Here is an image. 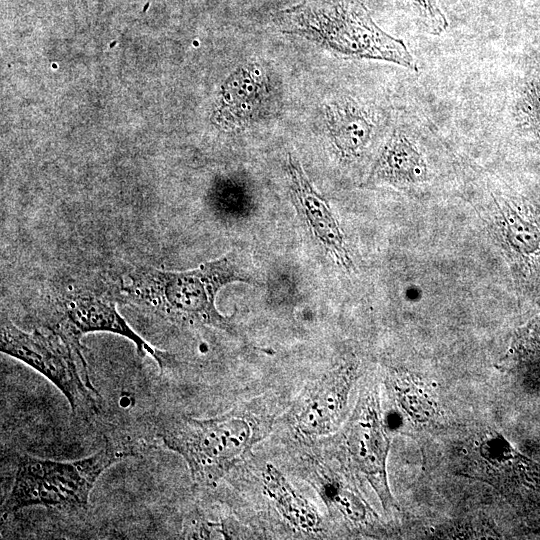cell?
<instances>
[{
    "label": "cell",
    "instance_id": "8992f818",
    "mask_svg": "<svg viewBox=\"0 0 540 540\" xmlns=\"http://www.w3.org/2000/svg\"><path fill=\"white\" fill-rule=\"evenodd\" d=\"M344 449L353 470L360 473L376 492L385 510L396 508L387 479L390 439L376 387L359 397L345 427Z\"/></svg>",
    "mask_w": 540,
    "mask_h": 540
},
{
    "label": "cell",
    "instance_id": "5b68a950",
    "mask_svg": "<svg viewBox=\"0 0 540 540\" xmlns=\"http://www.w3.org/2000/svg\"><path fill=\"white\" fill-rule=\"evenodd\" d=\"M0 350L50 380L75 414L97 408L99 394L89 379L83 350L56 331L25 332L2 315Z\"/></svg>",
    "mask_w": 540,
    "mask_h": 540
},
{
    "label": "cell",
    "instance_id": "9a60e30c",
    "mask_svg": "<svg viewBox=\"0 0 540 540\" xmlns=\"http://www.w3.org/2000/svg\"><path fill=\"white\" fill-rule=\"evenodd\" d=\"M412 2L416 9L418 10L420 16L422 18H431L435 16L438 11L439 7L437 6V3L435 0H408Z\"/></svg>",
    "mask_w": 540,
    "mask_h": 540
},
{
    "label": "cell",
    "instance_id": "8fae6325",
    "mask_svg": "<svg viewBox=\"0 0 540 540\" xmlns=\"http://www.w3.org/2000/svg\"><path fill=\"white\" fill-rule=\"evenodd\" d=\"M326 130L336 153L346 160L360 156L371 141L373 117L350 98L337 99L324 108Z\"/></svg>",
    "mask_w": 540,
    "mask_h": 540
},
{
    "label": "cell",
    "instance_id": "52a82bcc",
    "mask_svg": "<svg viewBox=\"0 0 540 540\" xmlns=\"http://www.w3.org/2000/svg\"><path fill=\"white\" fill-rule=\"evenodd\" d=\"M77 348L83 350L81 337L91 332H110L132 341L139 356L150 355L161 369L172 357L146 342L117 311L116 302L106 296L87 291H76L63 296L56 307L50 328Z\"/></svg>",
    "mask_w": 540,
    "mask_h": 540
},
{
    "label": "cell",
    "instance_id": "7c38bea8",
    "mask_svg": "<svg viewBox=\"0 0 540 540\" xmlns=\"http://www.w3.org/2000/svg\"><path fill=\"white\" fill-rule=\"evenodd\" d=\"M426 164L406 135L394 132L384 145L367 179V185L407 186L426 179Z\"/></svg>",
    "mask_w": 540,
    "mask_h": 540
},
{
    "label": "cell",
    "instance_id": "6da1fadb",
    "mask_svg": "<svg viewBox=\"0 0 540 540\" xmlns=\"http://www.w3.org/2000/svg\"><path fill=\"white\" fill-rule=\"evenodd\" d=\"M232 282L252 283L237 254L227 253L192 270L166 271L148 265L124 275V298L173 323L233 330L231 316L216 307V296Z\"/></svg>",
    "mask_w": 540,
    "mask_h": 540
},
{
    "label": "cell",
    "instance_id": "277c9868",
    "mask_svg": "<svg viewBox=\"0 0 540 540\" xmlns=\"http://www.w3.org/2000/svg\"><path fill=\"white\" fill-rule=\"evenodd\" d=\"M130 454L126 448L109 443L92 456L74 461L22 457L4 502V511L12 513L39 505L58 509L86 508L100 475Z\"/></svg>",
    "mask_w": 540,
    "mask_h": 540
},
{
    "label": "cell",
    "instance_id": "9c48e42d",
    "mask_svg": "<svg viewBox=\"0 0 540 540\" xmlns=\"http://www.w3.org/2000/svg\"><path fill=\"white\" fill-rule=\"evenodd\" d=\"M357 366L339 365L311 383L297 400L293 412L296 430L306 437L333 433L345 418Z\"/></svg>",
    "mask_w": 540,
    "mask_h": 540
},
{
    "label": "cell",
    "instance_id": "5bb4252c",
    "mask_svg": "<svg viewBox=\"0 0 540 540\" xmlns=\"http://www.w3.org/2000/svg\"><path fill=\"white\" fill-rule=\"evenodd\" d=\"M324 499L340 510L352 522H363L367 516V509L357 494L344 488L339 483L325 481L320 485Z\"/></svg>",
    "mask_w": 540,
    "mask_h": 540
},
{
    "label": "cell",
    "instance_id": "7a4b0ae2",
    "mask_svg": "<svg viewBox=\"0 0 540 540\" xmlns=\"http://www.w3.org/2000/svg\"><path fill=\"white\" fill-rule=\"evenodd\" d=\"M274 21L282 33L300 36L341 56L417 69L405 43L373 21L363 0H305L279 11Z\"/></svg>",
    "mask_w": 540,
    "mask_h": 540
},
{
    "label": "cell",
    "instance_id": "4fadbf2b",
    "mask_svg": "<svg viewBox=\"0 0 540 540\" xmlns=\"http://www.w3.org/2000/svg\"><path fill=\"white\" fill-rule=\"evenodd\" d=\"M388 383L399 404L414 421L428 422L433 418L435 403L413 376L394 371L389 375Z\"/></svg>",
    "mask_w": 540,
    "mask_h": 540
},
{
    "label": "cell",
    "instance_id": "3957f363",
    "mask_svg": "<svg viewBox=\"0 0 540 540\" xmlns=\"http://www.w3.org/2000/svg\"><path fill=\"white\" fill-rule=\"evenodd\" d=\"M270 425L269 416L252 404L209 419H175L160 436L183 457L196 484L213 486L244 460Z\"/></svg>",
    "mask_w": 540,
    "mask_h": 540
},
{
    "label": "cell",
    "instance_id": "ba28073f",
    "mask_svg": "<svg viewBox=\"0 0 540 540\" xmlns=\"http://www.w3.org/2000/svg\"><path fill=\"white\" fill-rule=\"evenodd\" d=\"M274 93L267 69L260 62L244 63L223 82L211 121L225 131L243 130L270 113Z\"/></svg>",
    "mask_w": 540,
    "mask_h": 540
},
{
    "label": "cell",
    "instance_id": "30bf717a",
    "mask_svg": "<svg viewBox=\"0 0 540 540\" xmlns=\"http://www.w3.org/2000/svg\"><path fill=\"white\" fill-rule=\"evenodd\" d=\"M286 172L289 193L301 220L325 252L349 269L352 260L344 235L326 199L314 188L299 160L288 154Z\"/></svg>",
    "mask_w": 540,
    "mask_h": 540
}]
</instances>
